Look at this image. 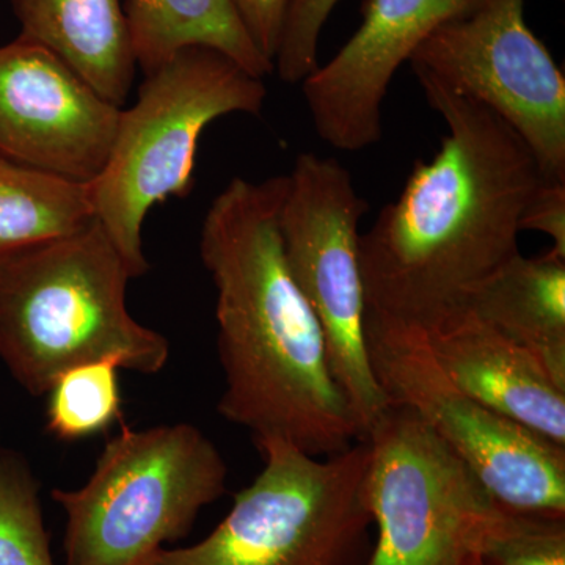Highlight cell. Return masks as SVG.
<instances>
[{
  "label": "cell",
  "mask_w": 565,
  "mask_h": 565,
  "mask_svg": "<svg viewBox=\"0 0 565 565\" xmlns=\"http://www.w3.org/2000/svg\"><path fill=\"white\" fill-rule=\"evenodd\" d=\"M416 77L503 118L545 180L565 182V77L525 18V0H486L435 31L412 55Z\"/></svg>",
  "instance_id": "obj_10"
},
{
  "label": "cell",
  "mask_w": 565,
  "mask_h": 565,
  "mask_svg": "<svg viewBox=\"0 0 565 565\" xmlns=\"http://www.w3.org/2000/svg\"><path fill=\"white\" fill-rule=\"evenodd\" d=\"M20 36L54 52L104 99L121 107L137 62L122 0H11Z\"/></svg>",
  "instance_id": "obj_14"
},
{
  "label": "cell",
  "mask_w": 565,
  "mask_h": 565,
  "mask_svg": "<svg viewBox=\"0 0 565 565\" xmlns=\"http://www.w3.org/2000/svg\"><path fill=\"white\" fill-rule=\"evenodd\" d=\"M288 174L233 178L206 212L203 266L214 281L223 418L253 444L288 441L332 456L362 440L332 373L321 323L286 259L280 212Z\"/></svg>",
  "instance_id": "obj_2"
},
{
  "label": "cell",
  "mask_w": 565,
  "mask_h": 565,
  "mask_svg": "<svg viewBox=\"0 0 565 565\" xmlns=\"http://www.w3.org/2000/svg\"><path fill=\"white\" fill-rule=\"evenodd\" d=\"M122 6L137 66L145 74L188 46L214 47L262 79L274 73L232 0H125Z\"/></svg>",
  "instance_id": "obj_16"
},
{
  "label": "cell",
  "mask_w": 565,
  "mask_h": 565,
  "mask_svg": "<svg viewBox=\"0 0 565 565\" xmlns=\"http://www.w3.org/2000/svg\"><path fill=\"white\" fill-rule=\"evenodd\" d=\"M486 0H366L363 21L329 62L302 82L319 139L356 152L381 141L394 74L435 31Z\"/></svg>",
  "instance_id": "obj_12"
},
{
  "label": "cell",
  "mask_w": 565,
  "mask_h": 565,
  "mask_svg": "<svg viewBox=\"0 0 565 565\" xmlns=\"http://www.w3.org/2000/svg\"><path fill=\"white\" fill-rule=\"evenodd\" d=\"M465 310L541 360L565 386V256H514L471 289Z\"/></svg>",
  "instance_id": "obj_15"
},
{
  "label": "cell",
  "mask_w": 565,
  "mask_h": 565,
  "mask_svg": "<svg viewBox=\"0 0 565 565\" xmlns=\"http://www.w3.org/2000/svg\"><path fill=\"white\" fill-rule=\"evenodd\" d=\"M367 203L334 158L297 156L280 212L282 248L294 280L321 323L334 381L362 435L390 407L371 366L360 222Z\"/></svg>",
  "instance_id": "obj_8"
},
{
  "label": "cell",
  "mask_w": 565,
  "mask_h": 565,
  "mask_svg": "<svg viewBox=\"0 0 565 565\" xmlns=\"http://www.w3.org/2000/svg\"><path fill=\"white\" fill-rule=\"evenodd\" d=\"M120 367L93 362L71 367L52 386L47 429L65 441L103 433L121 415Z\"/></svg>",
  "instance_id": "obj_18"
},
{
  "label": "cell",
  "mask_w": 565,
  "mask_h": 565,
  "mask_svg": "<svg viewBox=\"0 0 565 565\" xmlns=\"http://www.w3.org/2000/svg\"><path fill=\"white\" fill-rule=\"evenodd\" d=\"M266 96L262 77L210 46L182 47L145 74L137 102L121 110L103 172L88 184L95 221L132 278L150 267L141 237L148 212L193 191L204 129L225 115L262 114Z\"/></svg>",
  "instance_id": "obj_4"
},
{
  "label": "cell",
  "mask_w": 565,
  "mask_h": 565,
  "mask_svg": "<svg viewBox=\"0 0 565 565\" xmlns=\"http://www.w3.org/2000/svg\"><path fill=\"white\" fill-rule=\"evenodd\" d=\"M366 343L388 404L414 414L498 503L565 516V448L463 392L437 362L419 327L366 319Z\"/></svg>",
  "instance_id": "obj_7"
},
{
  "label": "cell",
  "mask_w": 565,
  "mask_h": 565,
  "mask_svg": "<svg viewBox=\"0 0 565 565\" xmlns=\"http://www.w3.org/2000/svg\"><path fill=\"white\" fill-rule=\"evenodd\" d=\"M226 476L217 446L192 424L122 426L84 486L51 492L66 516L63 565L150 564L191 534Z\"/></svg>",
  "instance_id": "obj_5"
},
{
  "label": "cell",
  "mask_w": 565,
  "mask_h": 565,
  "mask_svg": "<svg viewBox=\"0 0 565 565\" xmlns=\"http://www.w3.org/2000/svg\"><path fill=\"white\" fill-rule=\"evenodd\" d=\"M253 44L274 63L291 0H232Z\"/></svg>",
  "instance_id": "obj_23"
},
{
  "label": "cell",
  "mask_w": 565,
  "mask_h": 565,
  "mask_svg": "<svg viewBox=\"0 0 565 565\" xmlns=\"http://www.w3.org/2000/svg\"><path fill=\"white\" fill-rule=\"evenodd\" d=\"M520 232L552 237L553 250L565 256V182L544 180L527 200Z\"/></svg>",
  "instance_id": "obj_22"
},
{
  "label": "cell",
  "mask_w": 565,
  "mask_h": 565,
  "mask_svg": "<svg viewBox=\"0 0 565 565\" xmlns=\"http://www.w3.org/2000/svg\"><path fill=\"white\" fill-rule=\"evenodd\" d=\"M338 3L340 0H291L274 61L281 81L302 84L321 65L319 41Z\"/></svg>",
  "instance_id": "obj_21"
},
{
  "label": "cell",
  "mask_w": 565,
  "mask_h": 565,
  "mask_svg": "<svg viewBox=\"0 0 565 565\" xmlns=\"http://www.w3.org/2000/svg\"><path fill=\"white\" fill-rule=\"evenodd\" d=\"M93 221L88 184L0 158V256Z\"/></svg>",
  "instance_id": "obj_17"
},
{
  "label": "cell",
  "mask_w": 565,
  "mask_h": 565,
  "mask_svg": "<svg viewBox=\"0 0 565 565\" xmlns=\"http://www.w3.org/2000/svg\"><path fill=\"white\" fill-rule=\"evenodd\" d=\"M121 107L39 43L0 46V158L81 184L109 159Z\"/></svg>",
  "instance_id": "obj_11"
},
{
  "label": "cell",
  "mask_w": 565,
  "mask_h": 565,
  "mask_svg": "<svg viewBox=\"0 0 565 565\" xmlns=\"http://www.w3.org/2000/svg\"><path fill=\"white\" fill-rule=\"evenodd\" d=\"M375 539L364 565H482L492 493L414 414L390 405L364 435Z\"/></svg>",
  "instance_id": "obj_9"
},
{
  "label": "cell",
  "mask_w": 565,
  "mask_h": 565,
  "mask_svg": "<svg viewBox=\"0 0 565 565\" xmlns=\"http://www.w3.org/2000/svg\"><path fill=\"white\" fill-rule=\"evenodd\" d=\"M445 121L440 148L360 233L366 319L427 329L462 308L519 253L520 218L545 180L533 151L494 111L416 77Z\"/></svg>",
  "instance_id": "obj_1"
},
{
  "label": "cell",
  "mask_w": 565,
  "mask_h": 565,
  "mask_svg": "<svg viewBox=\"0 0 565 565\" xmlns=\"http://www.w3.org/2000/svg\"><path fill=\"white\" fill-rule=\"evenodd\" d=\"M424 333L437 362L463 392L565 448V386L537 356L465 308Z\"/></svg>",
  "instance_id": "obj_13"
},
{
  "label": "cell",
  "mask_w": 565,
  "mask_h": 565,
  "mask_svg": "<svg viewBox=\"0 0 565 565\" xmlns=\"http://www.w3.org/2000/svg\"><path fill=\"white\" fill-rule=\"evenodd\" d=\"M262 473L199 544L163 548L148 565H364L373 541L364 438L332 456L288 441L255 444Z\"/></svg>",
  "instance_id": "obj_6"
},
{
  "label": "cell",
  "mask_w": 565,
  "mask_h": 565,
  "mask_svg": "<svg viewBox=\"0 0 565 565\" xmlns=\"http://www.w3.org/2000/svg\"><path fill=\"white\" fill-rule=\"evenodd\" d=\"M482 565H565V516L516 511L497 501Z\"/></svg>",
  "instance_id": "obj_20"
},
{
  "label": "cell",
  "mask_w": 565,
  "mask_h": 565,
  "mask_svg": "<svg viewBox=\"0 0 565 565\" xmlns=\"http://www.w3.org/2000/svg\"><path fill=\"white\" fill-rule=\"evenodd\" d=\"M131 278L96 221L0 256V360L14 381L44 396L81 364L161 373L170 343L129 313Z\"/></svg>",
  "instance_id": "obj_3"
},
{
  "label": "cell",
  "mask_w": 565,
  "mask_h": 565,
  "mask_svg": "<svg viewBox=\"0 0 565 565\" xmlns=\"http://www.w3.org/2000/svg\"><path fill=\"white\" fill-rule=\"evenodd\" d=\"M0 565H54L39 481L13 449H0Z\"/></svg>",
  "instance_id": "obj_19"
}]
</instances>
